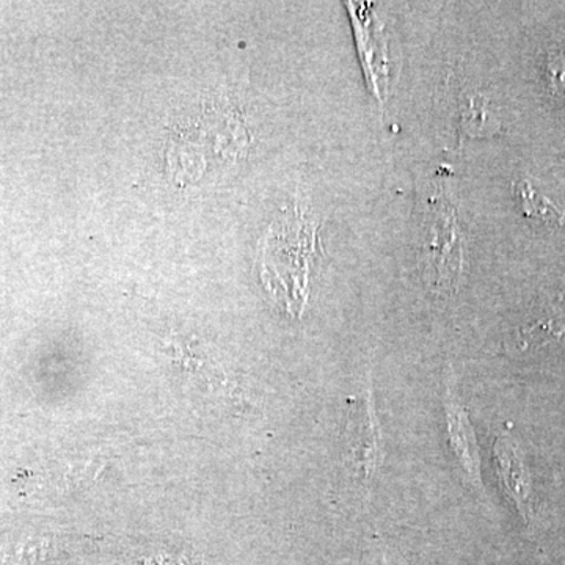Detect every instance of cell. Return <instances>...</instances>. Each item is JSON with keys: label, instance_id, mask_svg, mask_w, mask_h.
<instances>
[{"label": "cell", "instance_id": "cell-7", "mask_svg": "<svg viewBox=\"0 0 565 565\" xmlns=\"http://www.w3.org/2000/svg\"><path fill=\"white\" fill-rule=\"evenodd\" d=\"M546 74H548L550 88H552L553 95L565 104V51L550 55L548 63H546Z\"/></svg>", "mask_w": 565, "mask_h": 565}, {"label": "cell", "instance_id": "cell-1", "mask_svg": "<svg viewBox=\"0 0 565 565\" xmlns=\"http://www.w3.org/2000/svg\"><path fill=\"white\" fill-rule=\"evenodd\" d=\"M424 225L426 239L419 258L424 281L435 292H455L463 267L462 234L445 195L435 196L429 223Z\"/></svg>", "mask_w": 565, "mask_h": 565}, {"label": "cell", "instance_id": "cell-3", "mask_svg": "<svg viewBox=\"0 0 565 565\" xmlns=\"http://www.w3.org/2000/svg\"><path fill=\"white\" fill-rule=\"evenodd\" d=\"M446 419H448L449 441L452 451L473 484L481 486V460H479L478 444L467 412L459 404L455 386L448 385L446 393Z\"/></svg>", "mask_w": 565, "mask_h": 565}, {"label": "cell", "instance_id": "cell-2", "mask_svg": "<svg viewBox=\"0 0 565 565\" xmlns=\"http://www.w3.org/2000/svg\"><path fill=\"white\" fill-rule=\"evenodd\" d=\"M348 441L353 473L362 481H370L377 473L384 459L381 433L370 393L360 394L351 401Z\"/></svg>", "mask_w": 565, "mask_h": 565}, {"label": "cell", "instance_id": "cell-8", "mask_svg": "<svg viewBox=\"0 0 565 565\" xmlns=\"http://www.w3.org/2000/svg\"><path fill=\"white\" fill-rule=\"evenodd\" d=\"M484 107L482 106V98L471 99L470 104H468L467 115H463L465 131L475 132V136L476 134L479 136L482 132L487 125V121L482 120L486 117Z\"/></svg>", "mask_w": 565, "mask_h": 565}, {"label": "cell", "instance_id": "cell-6", "mask_svg": "<svg viewBox=\"0 0 565 565\" xmlns=\"http://www.w3.org/2000/svg\"><path fill=\"white\" fill-rule=\"evenodd\" d=\"M514 192L522 206L523 214L530 218L537 221L555 223V225H564L565 214L556 204L550 202L546 196L541 195L533 184L527 180L516 181Z\"/></svg>", "mask_w": 565, "mask_h": 565}, {"label": "cell", "instance_id": "cell-4", "mask_svg": "<svg viewBox=\"0 0 565 565\" xmlns=\"http://www.w3.org/2000/svg\"><path fill=\"white\" fill-rule=\"evenodd\" d=\"M494 457H497L498 470H500L505 489L514 498L516 508L527 519L530 514H533L530 484H527L525 468L516 456L514 445L500 438L494 445Z\"/></svg>", "mask_w": 565, "mask_h": 565}, {"label": "cell", "instance_id": "cell-5", "mask_svg": "<svg viewBox=\"0 0 565 565\" xmlns=\"http://www.w3.org/2000/svg\"><path fill=\"white\" fill-rule=\"evenodd\" d=\"M563 337H565V307H557V310L545 315L544 318L516 330L515 343L520 349H527L531 344H542Z\"/></svg>", "mask_w": 565, "mask_h": 565}]
</instances>
